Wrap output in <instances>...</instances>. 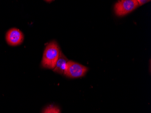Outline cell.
Listing matches in <instances>:
<instances>
[{
	"label": "cell",
	"instance_id": "1",
	"mask_svg": "<svg viewBox=\"0 0 151 113\" xmlns=\"http://www.w3.org/2000/svg\"><path fill=\"white\" fill-rule=\"evenodd\" d=\"M60 48L55 41L51 42L46 47L42 58V66L44 68L54 69L59 58Z\"/></svg>",
	"mask_w": 151,
	"mask_h": 113
},
{
	"label": "cell",
	"instance_id": "2",
	"mask_svg": "<svg viewBox=\"0 0 151 113\" xmlns=\"http://www.w3.org/2000/svg\"><path fill=\"white\" fill-rule=\"evenodd\" d=\"M88 71V68L78 63L68 61L63 74L71 78H76L83 76Z\"/></svg>",
	"mask_w": 151,
	"mask_h": 113
},
{
	"label": "cell",
	"instance_id": "3",
	"mask_svg": "<svg viewBox=\"0 0 151 113\" xmlns=\"http://www.w3.org/2000/svg\"><path fill=\"white\" fill-rule=\"evenodd\" d=\"M139 6L137 0H122L115 4L114 12L117 16L123 17L134 11Z\"/></svg>",
	"mask_w": 151,
	"mask_h": 113
},
{
	"label": "cell",
	"instance_id": "4",
	"mask_svg": "<svg viewBox=\"0 0 151 113\" xmlns=\"http://www.w3.org/2000/svg\"><path fill=\"white\" fill-rule=\"evenodd\" d=\"M6 40L7 43L10 45H18L23 41L24 35L19 30L12 28L7 32Z\"/></svg>",
	"mask_w": 151,
	"mask_h": 113
},
{
	"label": "cell",
	"instance_id": "5",
	"mask_svg": "<svg viewBox=\"0 0 151 113\" xmlns=\"http://www.w3.org/2000/svg\"><path fill=\"white\" fill-rule=\"evenodd\" d=\"M69 60L66 58V56L63 54L62 52L60 51L59 58L57 62L55 67L53 69V72L58 73L60 74H63L67 63Z\"/></svg>",
	"mask_w": 151,
	"mask_h": 113
},
{
	"label": "cell",
	"instance_id": "6",
	"mask_svg": "<svg viewBox=\"0 0 151 113\" xmlns=\"http://www.w3.org/2000/svg\"><path fill=\"white\" fill-rule=\"evenodd\" d=\"M43 113H60V110L56 106L50 105L45 109Z\"/></svg>",
	"mask_w": 151,
	"mask_h": 113
},
{
	"label": "cell",
	"instance_id": "7",
	"mask_svg": "<svg viewBox=\"0 0 151 113\" xmlns=\"http://www.w3.org/2000/svg\"><path fill=\"white\" fill-rule=\"evenodd\" d=\"M150 1H148V0H138V2L139 3V6H142L143 4H145V3Z\"/></svg>",
	"mask_w": 151,
	"mask_h": 113
}]
</instances>
